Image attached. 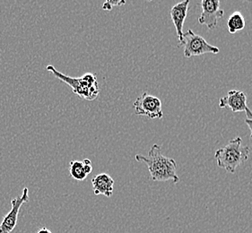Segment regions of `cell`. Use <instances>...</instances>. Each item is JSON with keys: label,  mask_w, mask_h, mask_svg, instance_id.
<instances>
[{"label": "cell", "mask_w": 252, "mask_h": 233, "mask_svg": "<svg viewBox=\"0 0 252 233\" xmlns=\"http://www.w3.org/2000/svg\"><path fill=\"white\" fill-rule=\"evenodd\" d=\"M94 193L96 196H105L111 198L114 189V179L106 173L98 174L92 179Z\"/></svg>", "instance_id": "30bf717a"}, {"label": "cell", "mask_w": 252, "mask_h": 233, "mask_svg": "<svg viewBox=\"0 0 252 233\" xmlns=\"http://www.w3.org/2000/svg\"><path fill=\"white\" fill-rule=\"evenodd\" d=\"M220 108H229L232 112H245L248 119H252V111L247 104L246 93L242 91L232 90L225 97L220 98Z\"/></svg>", "instance_id": "ba28073f"}, {"label": "cell", "mask_w": 252, "mask_h": 233, "mask_svg": "<svg viewBox=\"0 0 252 233\" xmlns=\"http://www.w3.org/2000/svg\"><path fill=\"white\" fill-rule=\"evenodd\" d=\"M82 162H83V165H84V169H85L86 175L88 176V175L93 172V166H92L91 161L86 158L84 161H82Z\"/></svg>", "instance_id": "4fadbf2b"}, {"label": "cell", "mask_w": 252, "mask_h": 233, "mask_svg": "<svg viewBox=\"0 0 252 233\" xmlns=\"http://www.w3.org/2000/svg\"><path fill=\"white\" fill-rule=\"evenodd\" d=\"M102 8H103L104 10L110 11L112 9V6H111V4H110V2L107 1V2H105V3L102 5Z\"/></svg>", "instance_id": "5bb4252c"}, {"label": "cell", "mask_w": 252, "mask_h": 233, "mask_svg": "<svg viewBox=\"0 0 252 233\" xmlns=\"http://www.w3.org/2000/svg\"><path fill=\"white\" fill-rule=\"evenodd\" d=\"M46 69L47 71L58 77L61 81L69 86L72 88L73 92L83 100L94 101L99 95L100 87L95 74L86 73L80 77H71L58 71L55 67L51 65L47 66Z\"/></svg>", "instance_id": "3957f363"}, {"label": "cell", "mask_w": 252, "mask_h": 233, "mask_svg": "<svg viewBox=\"0 0 252 233\" xmlns=\"http://www.w3.org/2000/svg\"><path fill=\"white\" fill-rule=\"evenodd\" d=\"M245 26H246V23H245L244 17L241 12L232 13L227 21L228 30L232 34H234L238 31L243 30Z\"/></svg>", "instance_id": "8fae6325"}, {"label": "cell", "mask_w": 252, "mask_h": 233, "mask_svg": "<svg viewBox=\"0 0 252 233\" xmlns=\"http://www.w3.org/2000/svg\"><path fill=\"white\" fill-rule=\"evenodd\" d=\"M30 200L29 198V189L25 188L23 189V192L20 197H17L15 199L11 200L12 209L10 212L5 214L2 222L0 223V233H11L15 230V226L17 224L18 213L21 207L24 204L28 203Z\"/></svg>", "instance_id": "8992f818"}, {"label": "cell", "mask_w": 252, "mask_h": 233, "mask_svg": "<svg viewBox=\"0 0 252 233\" xmlns=\"http://www.w3.org/2000/svg\"><path fill=\"white\" fill-rule=\"evenodd\" d=\"M37 233H51V230H49L46 227H42V228L39 229Z\"/></svg>", "instance_id": "2e32d148"}, {"label": "cell", "mask_w": 252, "mask_h": 233, "mask_svg": "<svg viewBox=\"0 0 252 233\" xmlns=\"http://www.w3.org/2000/svg\"><path fill=\"white\" fill-rule=\"evenodd\" d=\"M202 14L198 17V23L207 26L209 30L215 29L218 24V20L224 15V11L220 8L219 0H202Z\"/></svg>", "instance_id": "52a82bcc"}, {"label": "cell", "mask_w": 252, "mask_h": 233, "mask_svg": "<svg viewBox=\"0 0 252 233\" xmlns=\"http://www.w3.org/2000/svg\"><path fill=\"white\" fill-rule=\"evenodd\" d=\"M178 46L184 48V56L187 58L201 56L207 53H219V49L217 47L209 44L202 36L196 34L190 29L187 30V32H183L182 40Z\"/></svg>", "instance_id": "277c9868"}, {"label": "cell", "mask_w": 252, "mask_h": 233, "mask_svg": "<svg viewBox=\"0 0 252 233\" xmlns=\"http://www.w3.org/2000/svg\"><path fill=\"white\" fill-rule=\"evenodd\" d=\"M245 123L247 124L248 127H249L250 130H251V138L252 139V119H248V118H246V119H245Z\"/></svg>", "instance_id": "9a60e30c"}, {"label": "cell", "mask_w": 252, "mask_h": 233, "mask_svg": "<svg viewBox=\"0 0 252 233\" xmlns=\"http://www.w3.org/2000/svg\"><path fill=\"white\" fill-rule=\"evenodd\" d=\"M251 149L242 144L241 137H235L215 153L217 166L224 169L227 173H233L249 159Z\"/></svg>", "instance_id": "7a4b0ae2"}, {"label": "cell", "mask_w": 252, "mask_h": 233, "mask_svg": "<svg viewBox=\"0 0 252 233\" xmlns=\"http://www.w3.org/2000/svg\"><path fill=\"white\" fill-rule=\"evenodd\" d=\"M189 3H190L189 0H184V1L173 5L171 8V11H170V15H171L172 23H173V25L175 26V29H176L179 42L182 40L183 26H184L185 19H186L187 15H188Z\"/></svg>", "instance_id": "9c48e42d"}, {"label": "cell", "mask_w": 252, "mask_h": 233, "mask_svg": "<svg viewBox=\"0 0 252 233\" xmlns=\"http://www.w3.org/2000/svg\"><path fill=\"white\" fill-rule=\"evenodd\" d=\"M69 173H70L71 177L75 178L76 180L82 181L85 180L87 175H86L83 162L80 161H72L69 163Z\"/></svg>", "instance_id": "7c38bea8"}, {"label": "cell", "mask_w": 252, "mask_h": 233, "mask_svg": "<svg viewBox=\"0 0 252 233\" xmlns=\"http://www.w3.org/2000/svg\"><path fill=\"white\" fill-rule=\"evenodd\" d=\"M133 106L137 116H147L151 119L163 117L161 100L148 92H144L137 97Z\"/></svg>", "instance_id": "5b68a950"}, {"label": "cell", "mask_w": 252, "mask_h": 233, "mask_svg": "<svg viewBox=\"0 0 252 233\" xmlns=\"http://www.w3.org/2000/svg\"><path fill=\"white\" fill-rule=\"evenodd\" d=\"M137 162L146 163L150 173L152 180L154 181H168L180 182V177L176 173L177 163L174 159L166 157L161 153L160 146L155 144L151 147L147 156L136 154Z\"/></svg>", "instance_id": "6da1fadb"}]
</instances>
